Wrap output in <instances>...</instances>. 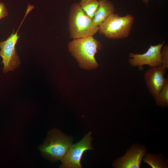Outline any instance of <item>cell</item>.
Instances as JSON below:
<instances>
[{
    "mask_svg": "<svg viewBox=\"0 0 168 168\" xmlns=\"http://www.w3.org/2000/svg\"><path fill=\"white\" fill-rule=\"evenodd\" d=\"M91 134V132H89L80 141L70 146L61 159L62 164L60 167L82 168L80 162L83 153L86 150L93 148L91 143L92 139Z\"/></svg>",
    "mask_w": 168,
    "mask_h": 168,
    "instance_id": "8992f818",
    "label": "cell"
},
{
    "mask_svg": "<svg viewBox=\"0 0 168 168\" xmlns=\"http://www.w3.org/2000/svg\"><path fill=\"white\" fill-rule=\"evenodd\" d=\"M25 18L15 33L13 29L11 35L6 40L0 41V56L2 59L3 69L5 73L13 71L20 63L15 46L20 37V35H17V33Z\"/></svg>",
    "mask_w": 168,
    "mask_h": 168,
    "instance_id": "5b68a950",
    "label": "cell"
},
{
    "mask_svg": "<svg viewBox=\"0 0 168 168\" xmlns=\"http://www.w3.org/2000/svg\"><path fill=\"white\" fill-rule=\"evenodd\" d=\"M162 64L166 69L168 68V45H163L161 50Z\"/></svg>",
    "mask_w": 168,
    "mask_h": 168,
    "instance_id": "5bb4252c",
    "label": "cell"
},
{
    "mask_svg": "<svg viewBox=\"0 0 168 168\" xmlns=\"http://www.w3.org/2000/svg\"><path fill=\"white\" fill-rule=\"evenodd\" d=\"M71 138L56 129L51 130L49 137L40 147L42 154L53 161L61 159L71 145Z\"/></svg>",
    "mask_w": 168,
    "mask_h": 168,
    "instance_id": "277c9868",
    "label": "cell"
},
{
    "mask_svg": "<svg viewBox=\"0 0 168 168\" xmlns=\"http://www.w3.org/2000/svg\"><path fill=\"white\" fill-rule=\"evenodd\" d=\"M165 40L156 45H151L148 50L143 54H129L128 62L132 67L143 69L142 66L148 65L151 68L160 66L162 64L161 50Z\"/></svg>",
    "mask_w": 168,
    "mask_h": 168,
    "instance_id": "52a82bcc",
    "label": "cell"
},
{
    "mask_svg": "<svg viewBox=\"0 0 168 168\" xmlns=\"http://www.w3.org/2000/svg\"><path fill=\"white\" fill-rule=\"evenodd\" d=\"M68 23L69 37L73 39L93 36L99 28L94 24L92 19L82 10L78 3L73 4L70 8Z\"/></svg>",
    "mask_w": 168,
    "mask_h": 168,
    "instance_id": "7a4b0ae2",
    "label": "cell"
},
{
    "mask_svg": "<svg viewBox=\"0 0 168 168\" xmlns=\"http://www.w3.org/2000/svg\"><path fill=\"white\" fill-rule=\"evenodd\" d=\"M143 161L149 165L152 168H167L168 167V161L161 154L147 153Z\"/></svg>",
    "mask_w": 168,
    "mask_h": 168,
    "instance_id": "8fae6325",
    "label": "cell"
},
{
    "mask_svg": "<svg viewBox=\"0 0 168 168\" xmlns=\"http://www.w3.org/2000/svg\"><path fill=\"white\" fill-rule=\"evenodd\" d=\"M157 105L163 107L168 106V79L166 82L155 100Z\"/></svg>",
    "mask_w": 168,
    "mask_h": 168,
    "instance_id": "4fadbf2b",
    "label": "cell"
},
{
    "mask_svg": "<svg viewBox=\"0 0 168 168\" xmlns=\"http://www.w3.org/2000/svg\"><path fill=\"white\" fill-rule=\"evenodd\" d=\"M8 16V12L4 4L0 2V20Z\"/></svg>",
    "mask_w": 168,
    "mask_h": 168,
    "instance_id": "9a60e30c",
    "label": "cell"
},
{
    "mask_svg": "<svg viewBox=\"0 0 168 168\" xmlns=\"http://www.w3.org/2000/svg\"><path fill=\"white\" fill-rule=\"evenodd\" d=\"M166 68L162 65L151 68L144 74V78L149 92L155 100L158 96L166 78L164 76Z\"/></svg>",
    "mask_w": 168,
    "mask_h": 168,
    "instance_id": "9c48e42d",
    "label": "cell"
},
{
    "mask_svg": "<svg viewBox=\"0 0 168 168\" xmlns=\"http://www.w3.org/2000/svg\"><path fill=\"white\" fill-rule=\"evenodd\" d=\"M134 21L132 15L121 16L113 13L100 26L99 33L109 39H124L129 36Z\"/></svg>",
    "mask_w": 168,
    "mask_h": 168,
    "instance_id": "3957f363",
    "label": "cell"
},
{
    "mask_svg": "<svg viewBox=\"0 0 168 168\" xmlns=\"http://www.w3.org/2000/svg\"><path fill=\"white\" fill-rule=\"evenodd\" d=\"M147 152L144 146L133 144L124 155L114 161L113 167L115 168H139Z\"/></svg>",
    "mask_w": 168,
    "mask_h": 168,
    "instance_id": "ba28073f",
    "label": "cell"
},
{
    "mask_svg": "<svg viewBox=\"0 0 168 168\" xmlns=\"http://www.w3.org/2000/svg\"><path fill=\"white\" fill-rule=\"evenodd\" d=\"M113 3L108 0H100L97 9L92 19L94 24L99 27L100 26L111 14L115 12Z\"/></svg>",
    "mask_w": 168,
    "mask_h": 168,
    "instance_id": "30bf717a",
    "label": "cell"
},
{
    "mask_svg": "<svg viewBox=\"0 0 168 168\" xmlns=\"http://www.w3.org/2000/svg\"><path fill=\"white\" fill-rule=\"evenodd\" d=\"M79 5L82 10L92 19L98 7V0H81Z\"/></svg>",
    "mask_w": 168,
    "mask_h": 168,
    "instance_id": "7c38bea8",
    "label": "cell"
},
{
    "mask_svg": "<svg viewBox=\"0 0 168 168\" xmlns=\"http://www.w3.org/2000/svg\"><path fill=\"white\" fill-rule=\"evenodd\" d=\"M142 1L145 4L147 5L148 2V0H142Z\"/></svg>",
    "mask_w": 168,
    "mask_h": 168,
    "instance_id": "2e32d148",
    "label": "cell"
},
{
    "mask_svg": "<svg viewBox=\"0 0 168 168\" xmlns=\"http://www.w3.org/2000/svg\"><path fill=\"white\" fill-rule=\"evenodd\" d=\"M100 42L93 36L74 39L68 45L69 52L84 69H96L99 66L95 55L102 47Z\"/></svg>",
    "mask_w": 168,
    "mask_h": 168,
    "instance_id": "6da1fadb",
    "label": "cell"
}]
</instances>
